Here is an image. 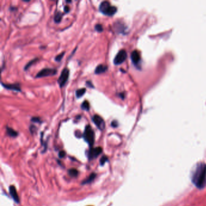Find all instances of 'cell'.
Wrapping results in <instances>:
<instances>
[{
    "instance_id": "ac0fdd59",
    "label": "cell",
    "mask_w": 206,
    "mask_h": 206,
    "mask_svg": "<svg viewBox=\"0 0 206 206\" xmlns=\"http://www.w3.org/2000/svg\"><path fill=\"white\" fill-rule=\"evenodd\" d=\"M95 177H96V175H95L94 173L91 174V175L88 177V179H87V180H85L84 181V184H87V183H88L91 182V181L95 178Z\"/></svg>"
},
{
    "instance_id": "5bb4252c",
    "label": "cell",
    "mask_w": 206,
    "mask_h": 206,
    "mask_svg": "<svg viewBox=\"0 0 206 206\" xmlns=\"http://www.w3.org/2000/svg\"><path fill=\"white\" fill-rule=\"evenodd\" d=\"M7 134L12 137H15L18 136V132L16 131H15L14 129H12L11 128H9L7 127Z\"/></svg>"
},
{
    "instance_id": "5b68a950",
    "label": "cell",
    "mask_w": 206,
    "mask_h": 206,
    "mask_svg": "<svg viewBox=\"0 0 206 206\" xmlns=\"http://www.w3.org/2000/svg\"><path fill=\"white\" fill-rule=\"evenodd\" d=\"M57 70L54 68H44L42 70H41L36 76V78H40V77H47V76H52L56 74Z\"/></svg>"
},
{
    "instance_id": "d4e9b609",
    "label": "cell",
    "mask_w": 206,
    "mask_h": 206,
    "mask_svg": "<svg viewBox=\"0 0 206 206\" xmlns=\"http://www.w3.org/2000/svg\"><path fill=\"white\" fill-rule=\"evenodd\" d=\"M86 84H87V85L89 88H94V86H93V84H92L91 82L88 81V82H87Z\"/></svg>"
},
{
    "instance_id": "8fae6325",
    "label": "cell",
    "mask_w": 206,
    "mask_h": 206,
    "mask_svg": "<svg viewBox=\"0 0 206 206\" xmlns=\"http://www.w3.org/2000/svg\"><path fill=\"white\" fill-rule=\"evenodd\" d=\"M1 85L4 87V88L13 90V91H21V88L19 85L18 84H4L2 82L1 83Z\"/></svg>"
},
{
    "instance_id": "277c9868",
    "label": "cell",
    "mask_w": 206,
    "mask_h": 206,
    "mask_svg": "<svg viewBox=\"0 0 206 206\" xmlns=\"http://www.w3.org/2000/svg\"><path fill=\"white\" fill-rule=\"evenodd\" d=\"M69 74H70V71L68 68H65L62 70L61 74L57 80V83L59 84L60 87L62 88L65 85V84H66V82H67L68 79Z\"/></svg>"
},
{
    "instance_id": "4fadbf2b",
    "label": "cell",
    "mask_w": 206,
    "mask_h": 206,
    "mask_svg": "<svg viewBox=\"0 0 206 206\" xmlns=\"http://www.w3.org/2000/svg\"><path fill=\"white\" fill-rule=\"evenodd\" d=\"M114 28L118 33H123L124 29V25L120 22H116L114 24Z\"/></svg>"
},
{
    "instance_id": "6da1fadb",
    "label": "cell",
    "mask_w": 206,
    "mask_h": 206,
    "mask_svg": "<svg viewBox=\"0 0 206 206\" xmlns=\"http://www.w3.org/2000/svg\"><path fill=\"white\" fill-rule=\"evenodd\" d=\"M192 181L199 189H204L206 186V164L204 162L199 163L192 173Z\"/></svg>"
},
{
    "instance_id": "7c38bea8",
    "label": "cell",
    "mask_w": 206,
    "mask_h": 206,
    "mask_svg": "<svg viewBox=\"0 0 206 206\" xmlns=\"http://www.w3.org/2000/svg\"><path fill=\"white\" fill-rule=\"evenodd\" d=\"M108 69V67L105 65H98L96 68V70H95V74H101V73H103L104 72H105Z\"/></svg>"
},
{
    "instance_id": "603a6c76",
    "label": "cell",
    "mask_w": 206,
    "mask_h": 206,
    "mask_svg": "<svg viewBox=\"0 0 206 206\" xmlns=\"http://www.w3.org/2000/svg\"><path fill=\"white\" fill-rule=\"evenodd\" d=\"M108 160V158H107V156H103V157H102V158L101 159V161H100V162H101V165H103L106 162V161Z\"/></svg>"
},
{
    "instance_id": "f1b7e54d",
    "label": "cell",
    "mask_w": 206,
    "mask_h": 206,
    "mask_svg": "<svg viewBox=\"0 0 206 206\" xmlns=\"http://www.w3.org/2000/svg\"><path fill=\"white\" fill-rule=\"evenodd\" d=\"M120 98H123V97H124V95H123V94H120Z\"/></svg>"
},
{
    "instance_id": "4316f807",
    "label": "cell",
    "mask_w": 206,
    "mask_h": 206,
    "mask_svg": "<svg viewBox=\"0 0 206 206\" xmlns=\"http://www.w3.org/2000/svg\"><path fill=\"white\" fill-rule=\"evenodd\" d=\"M65 155V153L64 151H60L59 154V156L60 158H63Z\"/></svg>"
},
{
    "instance_id": "9c48e42d",
    "label": "cell",
    "mask_w": 206,
    "mask_h": 206,
    "mask_svg": "<svg viewBox=\"0 0 206 206\" xmlns=\"http://www.w3.org/2000/svg\"><path fill=\"white\" fill-rule=\"evenodd\" d=\"M9 191H10V194L11 195V197L13 199V200L16 203H19V199L18 195V193L16 192V189L14 186H11L9 187Z\"/></svg>"
},
{
    "instance_id": "30bf717a",
    "label": "cell",
    "mask_w": 206,
    "mask_h": 206,
    "mask_svg": "<svg viewBox=\"0 0 206 206\" xmlns=\"http://www.w3.org/2000/svg\"><path fill=\"white\" fill-rule=\"evenodd\" d=\"M131 60L134 64H137L140 60V54L137 50H134L131 55Z\"/></svg>"
},
{
    "instance_id": "484cf974",
    "label": "cell",
    "mask_w": 206,
    "mask_h": 206,
    "mask_svg": "<svg viewBox=\"0 0 206 206\" xmlns=\"http://www.w3.org/2000/svg\"><path fill=\"white\" fill-rule=\"evenodd\" d=\"M32 122H37V123H39L41 121L40 119L38 117H33V118H32Z\"/></svg>"
},
{
    "instance_id": "83f0119b",
    "label": "cell",
    "mask_w": 206,
    "mask_h": 206,
    "mask_svg": "<svg viewBox=\"0 0 206 206\" xmlns=\"http://www.w3.org/2000/svg\"><path fill=\"white\" fill-rule=\"evenodd\" d=\"M64 11L65 13H68L70 11V7L68 5H66L64 7Z\"/></svg>"
},
{
    "instance_id": "8992f818",
    "label": "cell",
    "mask_w": 206,
    "mask_h": 206,
    "mask_svg": "<svg viewBox=\"0 0 206 206\" xmlns=\"http://www.w3.org/2000/svg\"><path fill=\"white\" fill-rule=\"evenodd\" d=\"M127 57V53L125 50L122 49L118 52L114 59V64L115 65H120L122 64Z\"/></svg>"
},
{
    "instance_id": "3957f363",
    "label": "cell",
    "mask_w": 206,
    "mask_h": 206,
    "mask_svg": "<svg viewBox=\"0 0 206 206\" xmlns=\"http://www.w3.org/2000/svg\"><path fill=\"white\" fill-rule=\"evenodd\" d=\"M83 137L85 140L89 144V145H93L95 139V134L94 131L90 125H88L85 127Z\"/></svg>"
},
{
    "instance_id": "9a60e30c",
    "label": "cell",
    "mask_w": 206,
    "mask_h": 206,
    "mask_svg": "<svg viewBox=\"0 0 206 206\" xmlns=\"http://www.w3.org/2000/svg\"><path fill=\"white\" fill-rule=\"evenodd\" d=\"M85 92H86L85 88H81V89L77 90L76 92V96L77 98H81L82 96H84L85 94Z\"/></svg>"
},
{
    "instance_id": "7402d4cb",
    "label": "cell",
    "mask_w": 206,
    "mask_h": 206,
    "mask_svg": "<svg viewBox=\"0 0 206 206\" xmlns=\"http://www.w3.org/2000/svg\"><path fill=\"white\" fill-rule=\"evenodd\" d=\"M95 29L98 32H103V26H102V25H101L100 24H96L95 26Z\"/></svg>"
},
{
    "instance_id": "52a82bcc",
    "label": "cell",
    "mask_w": 206,
    "mask_h": 206,
    "mask_svg": "<svg viewBox=\"0 0 206 206\" xmlns=\"http://www.w3.org/2000/svg\"><path fill=\"white\" fill-rule=\"evenodd\" d=\"M93 123L101 131H103L105 128V123L102 117L99 115H94L92 118Z\"/></svg>"
},
{
    "instance_id": "d6986e66",
    "label": "cell",
    "mask_w": 206,
    "mask_h": 206,
    "mask_svg": "<svg viewBox=\"0 0 206 206\" xmlns=\"http://www.w3.org/2000/svg\"><path fill=\"white\" fill-rule=\"evenodd\" d=\"M69 174L71 177H76L78 175V171L75 169H71L69 170Z\"/></svg>"
},
{
    "instance_id": "ffe728a7",
    "label": "cell",
    "mask_w": 206,
    "mask_h": 206,
    "mask_svg": "<svg viewBox=\"0 0 206 206\" xmlns=\"http://www.w3.org/2000/svg\"><path fill=\"white\" fill-rule=\"evenodd\" d=\"M38 60V59H37V58H36V59H33V60H32L31 61H30V62H29V63H28V64H27V65L25 66V67H24V70H27V69H28V68H29V67H30L32 65H33V64H34V63H35L36 61H37Z\"/></svg>"
},
{
    "instance_id": "2e32d148",
    "label": "cell",
    "mask_w": 206,
    "mask_h": 206,
    "mask_svg": "<svg viewBox=\"0 0 206 206\" xmlns=\"http://www.w3.org/2000/svg\"><path fill=\"white\" fill-rule=\"evenodd\" d=\"M62 13L60 12H58L54 16V20L55 21V22L56 23H59L62 18Z\"/></svg>"
},
{
    "instance_id": "cb8c5ba5",
    "label": "cell",
    "mask_w": 206,
    "mask_h": 206,
    "mask_svg": "<svg viewBox=\"0 0 206 206\" xmlns=\"http://www.w3.org/2000/svg\"><path fill=\"white\" fill-rule=\"evenodd\" d=\"M111 126H112V127H114V128H116V127H117V126H118V123H117V122L116 121V120H114V121H112V122H111Z\"/></svg>"
},
{
    "instance_id": "e0dca14e",
    "label": "cell",
    "mask_w": 206,
    "mask_h": 206,
    "mask_svg": "<svg viewBox=\"0 0 206 206\" xmlns=\"http://www.w3.org/2000/svg\"><path fill=\"white\" fill-rule=\"evenodd\" d=\"M81 108L82 109L85 110V111H88L90 110V103L87 101H85L81 105Z\"/></svg>"
},
{
    "instance_id": "ba28073f",
    "label": "cell",
    "mask_w": 206,
    "mask_h": 206,
    "mask_svg": "<svg viewBox=\"0 0 206 206\" xmlns=\"http://www.w3.org/2000/svg\"><path fill=\"white\" fill-rule=\"evenodd\" d=\"M102 152V149L101 147H98L95 148H92L91 150L89 151L88 153V157L91 159L96 158L99 155L101 154Z\"/></svg>"
},
{
    "instance_id": "7a4b0ae2",
    "label": "cell",
    "mask_w": 206,
    "mask_h": 206,
    "mask_svg": "<svg viewBox=\"0 0 206 206\" xmlns=\"http://www.w3.org/2000/svg\"><path fill=\"white\" fill-rule=\"evenodd\" d=\"M100 11L105 15L113 16L117 12V8L112 6L108 1H103L99 5Z\"/></svg>"
},
{
    "instance_id": "44dd1931",
    "label": "cell",
    "mask_w": 206,
    "mask_h": 206,
    "mask_svg": "<svg viewBox=\"0 0 206 206\" xmlns=\"http://www.w3.org/2000/svg\"><path fill=\"white\" fill-rule=\"evenodd\" d=\"M64 54H65V52H62V53H61L60 54H58L57 56H56V57H55V60L57 61V62L60 61V60H62V59L63 58Z\"/></svg>"
}]
</instances>
